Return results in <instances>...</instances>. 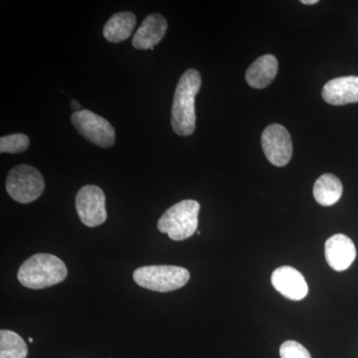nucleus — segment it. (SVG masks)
Here are the masks:
<instances>
[{"label": "nucleus", "instance_id": "obj_8", "mask_svg": "<svg viewBox=\"0 0 358 358\" xmlns=\"http://www.w3.org/2000/svg\"><path fill=\"white\" fill-rule=\"evenodd\" d=\"M264 154L273 166H285L293 155L291 136L284 126L272 124L264 129L261 138Z\"/></svg>", "mask_w": 358, "mask_h": 358}, {"label": "nucleus", "instance_id": "obj_9", "mask_svg": "<svg viewBox=\"0 0 358 358\" xmlns=\"http://www.w3.org/2000/svg\"><path fill=\"white\" fill-rule=\"evenodd\" d=\"M271 281L273 287L289 300H303L308 293V282L303 275L298 270L289 266L275 270Z\"/></svg>", "mask_w": 358, "mask_h": 358}, {"label": "nucleus", "instance_id": "obj_2", "mask_svg": "<svg viewBox=\"0 0 358 358\" xmlns=\"http://www.w3.org/2000/svg\"><path fill=\"white\" fill-rule=\"evenodd\" d=\"M67 267L58 257L40 253L30 257L18 270V281L28 289H41L64 281Z\"/></svg>", "mask_w": 358, "mask_h": 358}, {"label": "nucleus", "instance_id": "obj_19", "mask_svg": "<svg viewBox=\"0 0 358 358\" xmlns=\"http://www.w3.org/2000/svg\"><path fill=\"white\" fill-rule=\"evenodd\" d=\"M71 108H72L73 110H75V112H79V110H81V106H80V103L77 102L76 100H73L72 102H71Z\"/></svg>", "mask_w": 358, "mask_h": 358}, {"label": "nucleus", "instance_id": "obj_11", "mask_svg": "<svg viewBox=\"0 0 358 358\" xmlns=\"http://www.w3.org/2000/svg\"><path fill=\"white\" fill-rule=\"evenodd\" d=\"M322 98L333 106H345L358 102V77L336 78L327 82L322 92Z\"/></svg>", "mask_w": 358, "mask_h": 358}, {"label": "nucleus", "instance_id": "obj_10", "mask_svg": "<svg viewBox=\"0 0 358 358\" xmlns=\"http://www.w3.org/2000/svg\"><path fill=\"white\" fill-rule=\"evenodd\" d=\"M324 255L329 267L338 272H343L355 262L357 249L350 237L336 234L327 240Z\"/></svg>", "mask_w": 358, "mask_h": 358}, {"label": "nucleus", "instance_id": "obj_12", "mask_svg": "<svg viewBox=\"0 0 358 358\" xmlns=\"http://www.w3.org/2000/svg\"><path fill=\"white\" fill-rule=\"evenodd\" d=\"M167 21L159 13H152L143 21L133 38V46L138 50H154L155 45L164 39Z\"/></svg>", "mask_w": 358, "mask_h": 358}, {"label": "nucleus", "instance_id": "obj_16", "mask_svg": "<svg viewBox=\"0 0 358 358\" xmlns=\"http://www.w3.org/2000/svg\"><path fill=\"white\" fill-rule=\"evenodd\" d=\"M27 345L20 334L13 331H0V358H26Z\"/></svg>", "mask_w": 358, "mask_h": 358}, {"label": "nucleus", "instance_id": "obj_1", "mask_svg": "<svg viewBox=\"0 0 358 358\" xmlns=\"http://www.w3.org/2000/svg\"><path fill=\"white\" fill-rule=\"evenodd\" d=\"M201 88L199 71L188 69L179 79L171 108V127L181 136H192L196 128L195 98Z\"/></svg>", "mask_w": 358, "mask_h": 358}, {"label": "nucleus", "instance_id": "obj_13", "mask_svg": "<svg viewBox=\"0 0 358 358\" xmlns=\"http://www.w3.org/2000/svg\"><path fill=\"white\" fill-rule=\"evenodd\" d=\"M277 58L267 54L257 59L246 72V81L254 89H264L274 81L278 74Z\"/></svg>", "mask_w": 358, "mask_h": 358}, {"label": "nucleus", "instance_id": "obj_18", "mask_svg": "<svg viewBox=\"0 0 358 358\" xmlns=\"http://www.w3.org/2000/svg\"><path fill=\"white\" fill-rule=\"evenodd\" d=\"M280 357L281 358H312L310 352L305 346L298 341H285L280 348Z\"/></svg>", "mask_w": 358, "mask_h": 358}, {"label": "nucleus", "instance_id": "obj_7", "mask_svg": "<svg viewBox=\"0 0 358 358\" xmlns=\"http://www.w3.org/2000/svg\"><path fill=\"white\" fill-rule=\"evenodd\" d=\"M76 210L87 227H96L107 220L105 193L95 185H86L77 193Z\"/></svg>", "mask_w": 358, "mask_h": 358}, {"label": "nucleus", "instance_id": "obj_5", "mask_svg": "<svg viewBox=\"0 0 358 358\" xmlns=\"http://www.w3.org/2000/svg\"><path fill=\"white\" fill-rule=\"evenodd\" d=\"M6 192L20 203H31L41 196L45 189L43 176L38 169L28 164L13 167L6 178Z\"/></svg>", "mask_w": 358, "mask_h": 358}, {"label": "nucleus", "instance_id": "obj_14", "mask_svg": "<svg viewBox=\"0 0 358 358\" xmlns=\"http://www.w3.org/2000/svg\"><path fill=\"white\" fill-rule=\"evenodd\" d=\"M136 25V18L133 13H117L106 23L103 37L110 43H120L129 38Z\"/></svg>", "mask_w": 358, "mask_h": 358}, {"label": "nucleus", "instance_id": "obj_15", "mask_svg": "<svg viewBox=\"0 0 358 358\" xmlns=\"http://www.w3.org/2000/svg\"><path fill=\"white\" fill-rule=\"evenodd\" d=\"M343 183L331 173L322 174L313 185V197L322 206L336 204L343 195Z\"/></svg>", "mask_w": 358, "mask_h": 358}, {"label": "nucleus", "instance_id": "obj_17", "mask_svg": "<svg viewBox=\"0 0 358 358\" xmlns=\"http://www.w3.org/2000/svg\"><path fill=\"white\" fill-rule=\"evenodd\" d=\"M30 140L24 134H14L0 138L1 154H20L29 148Z\"/></svg>", "mask_w": 358, "mask_h": 358}, {"label": "nucleus", "instance_id": "obj_4", "mask_svg": "<svg viewBox=\"0 0 358 358\" xmlns=\"http://www.w3.org/2000/svg\"><path fill=\"white\" fill-rule=\"evenodd\" d=\"M189 279L188 270L178 266H145L134 272V282L138 286L159 293L182 288Z\"/></svg>", "mask_w": 358, "mask_h": 358}, {"label": "nucleus", "instance_id": "obj_20", "mask_svg": "<svg viewBox=\"0 0 358 358\" xmlns=\"http://www.w3.org/2000/svg\"><path fill=\"white\" fill-rule=\"evenodd\" d=\"M317 0H301V3L306 4V6H313V4H317Z\"/></svg>", "mask_w": 358, "mask_h": 358}, {"label": "nucleus", "instance_id": "obj_3", "mask_svg": "<svg viewBox=\"0 0 358 358\" xmlns=\"http://www.w3.org/2000/svg\"><path fill=\"white\" fill-rule=\"evenodd\" d=\"M200 204L188 199L174 204L164 212L157 222L162 233H166L174 241H183L193 236L199 227Z\"/></svg>", "mask_w": 358, "mask_h": 358}, {"label": "nucleus", "instance_id": "obj_6", "mask_svg": "<svg viewBox=\"0 0 358 358\" xmlns=\"http://www.w3.org/2000/svg\"><path fill=\"white\" fill-rule=\"evenodd\" d=\"M71 122L78 133L90 143L102 148H110L115 145L114 127L101 115L89 110H81L72 115Z\"/></svg>", "mask_w": 358, "mask_h": 358}, {"label": "nucleus", "instance_id": "obj_21", "mask_svg": "<svg viewBox=\"0 0 358 358\" xmlns=\"http://www.w3.org/2000/svg\"><path fill=\"white\" fill-rule=\"evenodd\" d=\"M29 343H33V338H29Z\"/></svg>", "mask_w": 358, "mask_h": 358}]
</instances>
